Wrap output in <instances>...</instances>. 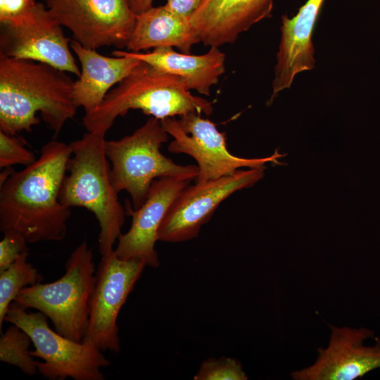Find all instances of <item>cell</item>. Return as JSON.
<instances>
[{"label": "cell", "mask_w": 380, "mask_h": 380, "mask_svg": "<svg viewBox=\"0 0 380 380\" xmlns=\"http://www.w3.org/2000/svg\"><path fill=\"white\" fill-rule=\"evenodd\" d=\"M0 24V56L44 63L80 76L71 40L44 4L37 3L19 20Z\"/></svg>", "instance_id": "11"}, {"label": "cell", "mask_w": 380, "mask_h": 380, "mask_svg": "<svg viewBox=\"0 0 380 380\" xmlns=\"http://www.w3.org/2000/svg\"><path fill=\"white\" fill-rule=\"evenodd\" d=\"M71 146L52 140L32 164L14 171L0 185V229L15 231L28 243L60 241L66 235L70 208L59 198Z\"/></svg>", "instance_id": "1"}, {"label": "cell", "mask_w": 380, "mask_h": 380, "mask_svg": "<svg viewBox=\"0 0 380 380\" xmlns=\"http://www.w3.org/2000/svg\"><path fill=\"white\" fill-rule=\"evenodd\" d=\"M121 53L132 56L152 66L182 77L189 90L209 96L225 71V55L219 47L213 46L203 55L177 52L172 47H158L147 53Z\"/></svg>", "instance_id": "18"}, {"label": "cell", "mask_w": 380, "mask_h": 380, "mask_svg": "<svg viewBox=\"0 0 380 380\" xmlns=\"http://www.w3.org/2000/svg\"><path fill=\"white\" fill-rule=\"evenodd\" d=\"M324 0H307L298 13L281 16L280 41L274 68L272 103L277 94L289 89L295 77L315 66L312 32Z\"/></svg>", "instance_id": "15"}, {"label": "cell", "mask_w": 380, "mask_h": 380, "mask_svg": "<svg viewBox=\"0 0 380 380\" xmlns=\"http://www.w3.org/2000/svg\"><path fill=\"white\" fill-rule=\"evenodd\" d=\"M70 48L81 65L80 76L74 84V101L76 106L82 107L85 113L96 108L109 91L140 61L120 50L113 52L115 57L103 56L75 39L70 42Z\"/></svg>", "instance_id": "17"}, {"label": "cell", "mask_w": 380, "mask_h": 380, "mask_svg": "<svg viewBox=\"0 0 380 380\" xmlns=\"http://www.w3.org/2000/svg\"><path fill=\"white\" fill-rule=\"evenodd\" d=\"M94 254L86 241L71 253L65 272L50 283H37L23 289L13 302L25 309L44 314L56 331L81 342L86 334L91 298L96 282Z\"/></svg>", "instance_id": "6"}, {"label": "cell", "mask_w": 380, "mask_h": 380, "mask_svg": "<svg viewBox=\"0 0 380 380\" xmlns=\"http://www.w3.org/2000/svg\"><path fill=\"white\" fill-rule=\"evenodd\" d=\"M34 0H0V23L19 20L36 6Z\"/></svg>", "instance_id": "25"}, {"label": "cell", "mask_w": 380, "mask_h": 380, "mask_svg": "<svg viewBox=\"0 0 380 380\" xmlns=\"http://www.w3.org/2000/svg\"><path fill=\"white\" fill-rule=\"evenodd\" d=\"M201 38L191 20L167 9L164 6L137 15L134 30L127 49L132 52L158 47H175L191 53Z\"/></svg>", "instance_id": "19"}, {"label": "cell", "mask_w": 380, "mask_h": 380, "mask_svg": "<svg viewBox=\"0 0 380 380\" xmlns=\"http://www.w3.org/2000/svg\"><path fill=\"white\" fill-rule=\"evenodd\" d=\"M27 255L20 256L8 268L0 271V329L10 305L19 292L26 286L42 280V276L32 264L27 262Z\"/></svg>", "instance_id": "20"}, {"label": "cell", "mask_w": 380, "mask_h": 380, "mask_svg": "<svg viewBox=\"0 0 380 380\" xmlns=\"http://www.w3.org/2000/svg\"><path fill=\"white\" fill-rule=\"evenodd\" d=\"M75 81L65 72L31 60L0 56V130L15 136L43 120L55 135L72 118Z\"/></svg>", "instance_id": "2"}, {"label": "cell", "mask_w": 380, "mask_h": 380, "mask_svg": "<svg viewBox=\"0 0 380 380\" xmlns=\"http://www.w3.org/2000/svg\"><path fill=\"white\" fill-rule=\"evenodd\" d=\"M189 182L177 177L157 178L140 208L134 209L130 202L125 203L126 215L132 217V223L128 232L118 239L115 252L120 258L141 260L151 267L159 266L155 248L159 229L170 206Z\"/></svg>", "instance_id": "14"}, {"label": "cell", "mask_w": 380, "mask_h": 380, "mask_svg": "<svg viewBox=\"0 0 380 380\" xmlns=\"http://www.w3.org/2000/svg\"><path fill=\"white\" fill-rule=\"evenodd\" d=\"M27 309L13 302L4 321L24 330L34 347L30 350L37 360L38 372L49 380H103L101 369L110 361L102 350L89 342H77L53 331L47 317L41 312H28Z\"/></svg>", "instance_id": "7"}, {"label": "cell", "mask_w": 380, "mask_h": 380, "mask_svg": "<svg viewBox=\"0 0 380 380\" xmlns=\"http://www.w3.org/2000/svg\"><path fill=\"white\" fill-rule=\"evenodd\" d=\"M263 176V169L239 170L218 179L188 185L168 210L158 232V241L175 243L196 238L223 201L253 186Z\"/></svg>", "instance_id": "12"}, {"label": "cell", "mask_w": 380, "mask_h": 380, "mask_svg": "<svg viewBox=\"0 0 380 380\" xmlns=\"http://www.w3.org/2000/svg\"><path fill=\"white\" fill-rule=\"evenodd\" d=\"M130 110L163 120L194 112L210 115L213 108L212 102L193 95L182 77L140 61L96 108L85 113L82 124L89 132L106 134Z\"/></svg>", "instance_id": "3"}, {"label": "cell", "mask_w": 380, "mask_h": 380, "mask_svg": "<svg viewBox=\"0 0 380 380\" xmlns=\"http://www.w3.org/2000/svg\"><path fill=\"white\" fill-rule=\"evenodd\" d=\"M37 158L15 136L0 130V167H10L15 165L27 166Z\"/></svg>", "instance_id": "23"}, {"label": "cell", "mask_w": 380, "mask_h": 380, "mask_svg": "<svg viewBox=\"0 0 380 380\" xmlns=\"http://www.w3.org/2000/svg\"><path fill=\"white\" fill-rule=\"evenodd\" d=\"M105 136L88 132L70 144L68 173L59 194L65 206L84 208L94 215L100 229L98 244L101 255L114 250L126 215L111 182Z\"/></svg>", "instance_id": "4"}, {"label": "cell", "mask_w": 380, "mask_h": 380, "mask_svg": "<svg viewBox=\"0 0 380 380\" xmlns=\"http://www.w3.org/2000/svg\"><path fill=\"white\" fill-rule=\"evenodd\" d=\"M198 113L160 120L164 129L173 140L167 149L173 153H185L196 162L198 174L196 182L232 175L240 167L264 169L268 162L277 163L281 155L276 151L272 156L260 158H244L234 156L227 147L224 133Z\"/></svg>", "instance_id": "8"}, {"label": "cell", "mask_w": 380, "mask_h": 380, "mask_svg": "<svg viewBox=\"0 0 380 380\" xmlns=\"http://www.w3.org/2000/svg\"><path fill=\"white\" fill-rule=\"evenodd\" d=\"M327 347L317 349L315 362L291 373L295 380H353L380 368V337L365 346L374 332L360 327L331 326Z\"/></svg>", "instance_id": "13"}, {"label": "cell", "mask_w": 380, "mask_h": 380, "mask_svg": "<svg viewBox=\"0 0 380 380\" xmlns=\"http://www.w3.org/2000/svg\"><path fill=\"white\" fill-rule=\"evenodd\" d=\"M273 4L274 0H203L190 20L204 45L219 47L270 18Z\"/></svg>", "instance_id": "16"}, {"label": "cell", "mask_w": 380, "mask_h": 380, "mask_svg": "<svg viewBox=\"0 0 380 380\" xmlns=\"http://www.w3.org/2000/svg\"><path fill=\"white\" fill-rule=\"evenodd\" d=\"M30 343L32 342L30 336L11 324L0 338V360L19 368L29 376L34 375L38 368L37 361L30 353Z\"/></svg>", "instance_id": "21"}, {"label": "cell", "mask_w": 380, "mask_h": 380, "mask_svg": "<svg viewBox=\"0 0 380 380\" xmlns=\"http://www.w3.org/2000/svg\"><path fill=\"white\" fill-rule=\"evenodd\" d=\"M0 241V271L8 268L20 256L28 253L27 240L19 232L6 231Z\"/></svg>", "instance_id": "24"}, {"label": "cell", "mask_w": 380, "mask_h": 380, "mask_svg": "<svg viewBox=\"0 0 380 380\" xmlns=\"http://www.w3.org/2000/svg\"><path fill=\"white\" fill-rule=\"evenodd\" d=\"M146 266L141 260L120 258L115 249L101 255L82 341L89 342L102 351H120L118 317Z\"/></svg>", "instance_id": "9"}, {"label": "cell", "mask_w": 380, "mask_h": 380, "mask_svg": "<svg viewBox=\"0 0 380 380\" xmlns=\"http://www.w3.org/2000/svg\"><path fill=\"white\" fill-rule=\"evenodd\" d=\"M195 380H246L241 363L230 357H222L219 359L210 358L203 361Z\"/></svg>", "instance_id": "22"}, {"label": "cell", "mask_w": 380, "mask_h": 380, "mask_svg": "<svg viewBox=\"0 0 380 380\" xmlns=\"http://www.w3.org/2000/svg\"><path fill=\"white\" fill-rule=\"evenodd\" d=\"M203 0H167L164 6L179 15L191 18Z\"/></svg>", "instance_id": "26"}, {"label": "cell", "mask_w": 380, "mask_h": 380, "mask_svg": "<svg viewBox=\"0 0 380 380\" xmlns=\"http://www.w3.org/2000/svg\"><path fill=\"white\" fill-rule=\"evenodd\" d=\"M51 15L85 48H127L137 14L129 0H44Z\"/></svg>", "instance_id": "10"}, {"label": "cell", "mask_w": 380, "mask_h": 380, "mask_svg": "<svg viewBox=\"0 0 380 380\" xmlns=\"http://www.w3.org/2000/svg\"><path fill=\"white\" fill-rule=\"evenodd\" d=\"M153 0H129L132 10L135 14L143 13L153 7Z\"/></svg>", "instance_id": "27"}, {"label": "cell", "mask_w": 380, "mask_h": 380, "mask_svg": "<svg viewBox=\"0 0 380 380\" xmlns=\"http://www.w3.org/2000/svg\"><path fill=\"white\" fill-rule=\"evenodd\" d=\"M168 137L160 120L149 117L132 134L105 141L113 186L118 193L125 191L130 195L134 209L143 205L156 179L171 177L191 181L198 176L197 165H178L160 152Z\"/></svg>", "instance_id": "5"}]
</instances>
